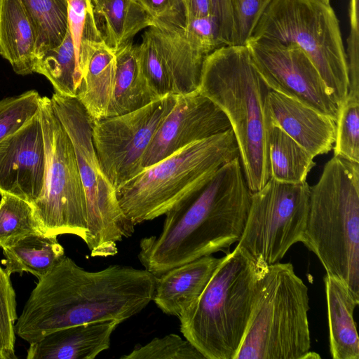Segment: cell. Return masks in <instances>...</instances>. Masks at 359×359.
I'll use <instances>...</instances> for the list:
<instances>
[{"label": "cell", "instance_id": "1", "mask_svg": "<svg viewBox=\"0 0 359 359\" xmlns=\"http://www.w3.org/2000/svg\"><path fill=\"white\" fill-rule=\"evenodd\" d=\"M156 280L146 269L118 264L88 271L65 255L39 279L17 318L15 334L30 344L73 325L121 323L153 300Z\"/></svg>", "mask_w": 359, "mask_h": 359}, {"label": "cell", "instance_id": "2", "mask_svg": "<svg viewBox=\"0 0 359 359\" xmlns=\"http://www.w3.org/2000/svg\"><path fill=\"white\" fill-rule=\"evenodd\" d=\"M251 194L239 156L224 164L165 214L158 236L141 240L138 258L144 269L158 277L217 252L229 254L243 233Z\"/></svg>", "mask_w": 359, "mask_h": 359}, {"label": "cell", "instance_id": "3", "mask_svg": "<svg viewBox=\"0 0 359 359\" xmlns=\"http://www.w3.org/2000/svg\"><path fill=\"white\" fill-rule=\"evenodd\" d=\"M198 91L226 116L238 144L239 158L251 192L271 178L265 98L270 88L255 67L246 45L222 46L203 65Z\"/></svg>", "mask_w": 359, "mask_h": 359}, {"label": "cell", "instance_id": "4", "mask_svg": "<svg viewBox=\"0 0 359 359\" xmlns=\"http://www.w3.org/2000/svg\"><path fill=\"white\" fill-rule=\"evenodd\" d=\"M268 265L238 248L221 258L198 300L180 317V331L205 359H234Z\"/></svg>", "mask_w": 359, "mask_h": 359}, {"label": "cell", "instance_id": "5", "mask_svg": "<svg viewBox=\"0 0 359 359\" xmlns=\"http://www.w3.org/2000/svg\"><path fill=\"white\" fill-rule=\"evenodd\" d=\"M302 243L359 300V163L333 156L310 187Z\"/></svg>", "mask_w": 359, "mask_h": 359}, {"label": "cell", "instance_id": "6", "mask_svg": "<svg viewBox=\"0 0 359 359\" xmlns=\"http://www.w3.org/2000/svg\"><path fill=\"white\" fill-rule=\"evenodd\" d=\"M239 156L231 129L194 142L144 168L116 189L126 217L136 225L165 215Z\"/></svg>", "mask_w": 359, "mask_h": 359}, {"label": "cell", "instance_id": "7", "mask_svg": "<svg viewBox=\"0 0 359 359\" xmlns=\"http://www.w3.org/2000/svg\"><path fill=\"white\" fill-rule=\"evenodd\" d=\"M309 290L290 263L268 265L234 359H304L310 351Z\"/></svg>", "mask_w": 359, "mask_h": 359}, {"label": "cell", "instance_id": "8", "mask_svg": "<svg viewBox=\"0 0 359 359\" xmlns=\"http://www.w3.org/2000/svg\"><path fill=\"white\" fill-rule=\"evenodd\" d=\"M250 38L298 46L311 60L339 106L346 100L347 55L330 1L271 0Z\"/></svg>", "mask_w": 359, "mask_h": 359}, {"label": "cell", "instance_id": "9", "mask_svg": "<svg viewBox=\"0 0 359 359\" xmlns=\"http://www.w3.org/2000/svg\"><path fill=\"white\" fill-rule=\"evenodd\" d=\"M50 100L72 142L85 193V243L92 257L114 256L118 252L117 243L131 236L135 225L122 211L116 189L100 165L93 142L94 121L76 97L55 92Z\"/></svg>", "mask_w": 359, "mask_h": 359}, {"label": "cell", "instance_id": "10", "mask_svg": "<svg viewBox=\"0 0 359 359\" xmlns=\"http://www.w3.org/2000/svg\"><path fill=\"white\" fill-rule=\"evenodd\" d=\"M46 165L42 190L32 204L42 233L87 237L86 203L72 142L55 114L50 97H41Z\"/></svg>", "mask_w": 359, "mask_h": 359}, {"label": "cell", "instance_id": "11", "mask_svg": "<svg viewBox=\"0 0 359 359\" xmlns=\"http://www.w3.org/2000/svg\"><path fill=\"white\" fill-rule=\"evenodd\" d=\"M309 196L306 181L287 184L271 177L262 189L252 192L236 246L267 265L279 262L294 244L302 241Z\"/></svg>", "mask_w": 359, "mask_h": 359}, {"label": "cell", "instance_id": "12", "mask_svg": "<svg viewBox=\"0 0 359 359\" xmlns=\"http://www.w3.org/2000/svg\"><path fill=\"white\" fill-rule=\"evenodd\" d=\"M176 101L177 95H169L135 111L94 122L93 142L97 156L116 189L143 170L144 156Z\"/></svg>", "mask_w": 359, "mask_h": 359}, {"label": "cell", "instance_id": "13", "mask_svg": "<svg viewBox=\"0 0 359 359\" xmlns=\"http://www.w3.org/2000/svg\"><path fill=\"white\" fill-rule=\"evenodd\" d=\"M252 62L272 90L337 120L340 106L306 53L295 44L250 38Z\"/></svg>", "mask_w": 359, "mask_h": 359}, {"label": "cell", "instance_id": "14", "mask_svg": "<svg viewBox=\"0 0 359 359\" xmlns=\"http://www.w3.org/2000/svg\"><path fill=\"white\" fill-rule=\"evenodd\" d=\"M231 129L225 114L198 90L177 95V101L157 129L142 161L146 168L182 148Z\"/></svg>", "mask_w": 359, "mask_h": 359}, {"label": "cell", "instance_id": "15", "mask_svg": "<svg viewBox=\"0 0 359 359\" xmlns=\"http://www.w3.org/2000/svg\"><path fill=\"white\" fill-rule=\"evenodd\" d=\"M46 165L43 136L38 113L0 142V195L29 203L42 190Z\"/></svg>", "mask_w": 359, "mask_h": 359}, {"label": "cell", "instance_id": "16", "mask_svg": "<svg viewBox=\"0 0 359 359\" xmlns=\"http://www.w3.org/2000/svg\"><path fill=\"white\" fill-rule=\"evenodd\" d=\"M264 121L279 127L313 157L333 149L336 133L334 120L271 89L265 98Z\"/></svg>", "mask_w": 359, "mask_h": 359}, {"label": "cell", "instance_id": "17", "mask_svg": "<svg viewBox=\"0 0 359 359\" xmlns=\"http://www.w3.org/2000/svg\"><path fill=\"white\" fill-rule=\"evenodd\" d=\"M120 323L102 320L53 331L30 343L27 359H93L110 346L111 336Z\"/></svg>", "mask_w": 359, "mask_h": 359}, {"label": "cell", "instance_id": "18", "mask_svg": "<svg viewBox=\"0 0 359 359\" xmlns=\"http://www.w3.org/2000/svg\"><path fill=\"white\" fill-rule=\"evenodd\" d=\"M221 258L205 256L157 277L153 300L165 314L178 318L199 298Z\"/></svg>", "mask_w": 359, "mask_h": 359}, {"label": "cell", "instance_id": "19", "mask_svg": "<svg viewBox=\"0 0 359 359\" xmlns=\"http://www.w3.org/2000/svg\"><path fill=\"white\" fill-rule=\"evenodd\" d=\"M36 37L22 0H0V55L19 75L34 73Z\"/></svg>", "mask_w": 359, "mask_h": 359}, {"label": "cell", "instance_id": "20", "mask_svg": "<svg viewBox=\"0 0 359 359\" xmlns=\"http://www.w3.org/2000/svg\"><path fill=\"white\" fill-rule=\"evenodd\" d=\"M324 283L332 357L359 359V338L353 318V311L359 300L339 280L326 274Z\"/></svg>", "mask_w": 359, "mask_h": 359}, {"label": "cell", "instance_id": "21", "mask_svg": "<svg viewBox=\"0 0 359 359\" xmlns=\"http://www.w3.org/2000/svg\"><path fill=\"white\" fill-rule=\"evenodd\" d=\"M114 87L107 117L123 115L160 99L150 89L140 69L137 48L129 41L115 50Z\"/></svg>", "mask_w": 359, "mask_h": 359}, {"label": "cell", "instance_id": "22", "mask_svg": "<svg viewBox=\"0 0 359 359\" xmlns=\"http://www.w3.org/2000/svg\"><path fill=\"white\" fill-rule=\"evenodd\" d=\"M2 249V263L8 275L27 272L38 279L46 275L65 256L57 236L43 233L27 235Z\"/></svg>", "mask_w": 359, "mask_h": 359}, {"label": "cell", "instance_id": "23", "mask_svg": "<svg viewBox=\"0 0 359 359\" xmlns=\"http://www.w3.org/2000/svg\"><path fill=\"white\" fill-rule=\"evenodd\" d=\"M116 68L115 50L104 43L90 59L76 96L94 122L107 116Z\"/></svg>", "mask_w": 359, "mask_h": 359}, {"label": "cell", "instance_id": "24", "mask_svg": "<svg viewBox=\"0 0 359 359\" xmlns=\"http://www.w3.org/2000/svg\"><path fill=\"white\" fill-rule=\"evenodd\" d=\"M271 177L299 184L316 165L314 157L279 127L265 121Z\"/></svg>", "mask_w": 359, "mask_h": 359}, {"label": "cell", "instance_id": "25", "mask_svg": "<svg viewBox=\"0 0 359 359\" xmlns=\"http://www.w3.org/2000/svg\"><path fill=\"white\" fill-rule=\"evenodd\" d=\"M95 17L100 19L104 41L117 50L141 30L154 26L148 15L133 0H91Z\"/></svg>", "mask_w": 359, "mask_h": 359}, {"label": "cell", "instance_id": "26", "mask_svg": "<svg viewBox=\"0 0 359 359\" xmlns=\"http://www.w3.org/2000/svg\"><path fill=\"white\" fill-rule=\"evenodd\" d=\"M68 29L77 67L83 79L90 59L105 43L91 0H67Z\"/></svg>", "mask_w": 359, "mask_h": 359}, {"label": "cell", "instance_id": "27", "mask_svg": "<svg viewBox=\"0 0 359 359\" xmlns=\"http://www.w3.org/2000/svg\"><path fill=\"white\" fill-rule=\"evenodd\" d=\"M34 72L46 77L55 92L76 97L83 77L77 67L69 29L60 46L36 59Z\"/></svg>", "mask_w": 359, "mask_h": 359}, {"label": "cell", "instance_id": "28", "mask_svg": "<svg viewBox=\"0 0 359 359\" xmlns=\"http://www.w3.org/2000/svg\"><path fill=\"white\" fill-rule=\"evenodd\" d=\"M22 1L35 30L36 59L63 41L68 30L67 0Z\"/></svg>", "mask_w": 359, "mask_h": 359}, {"label": "cell", "instance_id": "29", "mask_svg": "<svg viewBox=\"0 0 359 359\" xmlns=\"http://www.w3.org/2000/svg\"><path fill=\"white\" fill-rule=\"evenodd\" d=\"M32 233H42L32 205L16 196L4 194L0 200V247L9 246Z\"/></svg>", "mask_w": 359, "mask_h": 359}, {"label": "cell", "instance_id": "30", "mask_svg": "<svg viewBox=\"0 0 359 359\" xmlns=\"http://www.w3.org/2000/svg\"><path fill=\"white\" fill-rule=\"evenodd\" d=\"M334 156L359 163V100L347 97L336 121Z\"/></svg>", "mask_w": 359, "mask_h": 359}, {"label": "cell", "instance_id": "31", "mask_svg": "<svg viewBox=\"0 0 359 359\" xmlns=\"http://www.w3.org/2000/svg\"><path fill=\"white\" fill-rule=\"evenodd\" d=\"M136 48L140 72L153 93L158 98L174 94L172 78L146 32Z\"/></svg>", "mask_w": 359, "mask_h": 359}, {"label": "cell", "instance_id": "32", "mask_svg": "<svg viewBox=\"0 0 359 359\" xmlns=\"http://www.w3.org/2000/svg\"><path fill=\"white\" fill-rule=\"evenodd\" d=\"M41 97L36 90H30L0 100V142L38 113Z\"/></svg>", "mask_w": 359, "mask_h": 359}, {"label": "cell", "instance_id": "33", "mask_svg": "<svg viewBox=\"0 0 359 359\" xmlns=\"http://www.w3.org/2000/svg\"><path fill=\"white\" fill-rule=\"evenodd\" d=\"M121 359H205L188 340L175 334L155 337L144 346L135 348Z\"/></svg>", "mask_w": 359, "mask_h": 359}, {"label": "cell", "instance_id": "34", "mask_svg": "<svg viewBox=\"0 0 359 359\" xmlns=\"http://www.w3.org/2000/svg\"><path fill=\"white\" fill-rule=\"evenodd\" d=\"M10 276L0 266V353L4 359L16 358L15 325L18 318L17 303Z\"/></svg>", "mask_w": 359, "mask_h": 359}, {"label": "cell", "instance_id": "35", "mask_svg": "<svg viewBox=\"0 0 359 359\" xmlns=\"http://www.w3.org/2000/svg\"><path fill=\"white\" fill-rule=\"evenodd\" d=\"M271 0H230L232 15L231 45L244 46Z\"/></svg>", "mask_w": 359, "mask_h": 359}, {"label": "cell", "instance_id": "36", "mask_svg": "<svg viewBox=\"0 0 359 359\" xmlns=\"http://www.w3.org/2000/svg\"><path fill=\"white\" fill-rule=\"evenodd\" d=\"M152 20L154 27L184 29V0H133Z\"/></svg>", "mask_w": 359, "mask_h": 359}, {"label": "cell", "instance_id": "37", "mask_svg": "<svg viewBox=\"0 0 359 359\" xmlns=\"http://www.w3.org/2000/svg\"><path fill=\"white\" fill-rule=\"evenodd\" d=\"M184 33L190 44L206 57L222 46L212 16L187 19Z\"/></svg>", "mask_w": 359, "mask_h": 359}, {"label": "cell", "instance_id": "38", "mask_svg": "<svg viewBox=\"0 0 359 359\" xmlns=\"http://www.w3.org/2000/svg\"><path fill=\"white\" fill-rule=\"evenodd\" d=\"M350 34L348 38L347 62L348 67V94L359 95V32H358V0L349 2Z\"/></svg>", "mask_w": 359, "mask_h": 359}, {"label": "cell", "instance_id": "39", "mask_svg": "<svg viewBox=\"0 0 359 359\" xmlns=\"http://www.w3.org/2000/svg\"><path fill=\"white\" fill-rule=\"evenodd\" d=\"M212 16L217 27L218 39L222 46L231 45L232 15L230 0H211Z\"/></svg>", "mask_w": 359, "mask_h": 359}, {"label": "cell", "instance_id": "40", "mask_svg": "<svg viewBox=\"0 0 359 359\" xmlns=\"http://www.w3.org/2000/svg\"><path fill=\"white\" fill-rule=\"evenodd\" d=\"M184 4L186 20L212 16L211 0H184Z\"/></svg>", "mask_w": 359, "mask_h": 359}, {"label": "cell", "instance_id": "41", "mask_svg": "<svg viewBox=\"0 0 359 359\" xmlns=\"http://www.w3.org/2000/svg\"><path fill=\"white\" fill-rule=\"evenodd\" d=\"M0 359H4L3 355L0 353Z\"/></svg>", "mask_w": 359, "mask_h": 359}, {"label": "cell", "instance_id": "42", "mask_svg": "<svg viewBox=\"0 0 359 359\" xmlns=\"http://www.w3.org/2000/svg\"><path fill=\"white\" fill-rule=\"evenodd\" d=\"M325 1H330V0H325Z\"/></svg>", "mask_w": 359, "mask_h": 359}]
</instances>
